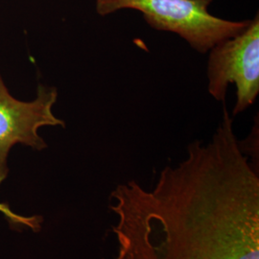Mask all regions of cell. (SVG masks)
Returning <instances> with one entry per match:
<instances>
[{
  "label": "cell",
  "mask_w": 259,
  "mask_h": 259,
  "mask_svg": "<svg viewBox=\"0 0 259 259\" xmlns=\"http://www.w3.org/2000/svg\"><path fill=\"white\" fill-rule=\"evenodd\" d=\"M207 91L217 101H225L231 83L236 87L232 115L249 109L259 93L258 14L235 37L216 45L209 51Z\"/></svg>",
  "instance_id": "3957f363"
},
{
  "label": "cell",
  "mask_w": 259,
  "mask_h": 259,
  "mask_svg": "<svg viewBox=\"0 0 259 259\" xmlns=\"http://www.w3.org/2000/svg\"><path fill=\"white\" fill-rule=\"evenodd\" d=\"M0 211L5 214L11 221L15 223V224H21L27 228H30L32 230L37 231L40 228V224H41V219L37 216L34 217H21L19 215H17L13 211L10 210L9 206L6 204H0Z\"/></svg>",
  "instance_id": "5b68a950"
},
{
  "label": "cell",
  "mask_w": 259,
  "mask_h": 259,
  "mask_svg": "<svg viewBox=\"0 0 259 259\" xmlns=\"http://www.w3.org/2000/svg\"><path fill=\"white\" fill-rule=\"evenodd\" d=\"M110 208L112 259H259L258 170L226 105L210 141L189 143L150 189L137 181L117 185Z\"/></svg>",
  "instance_id": "6da1fadb"
},
{
  "label": "cell",
  "mask_w": 259,
  "mask_h": 259,
  "mask_svg": "<svg viewBox=\"0 0 259 259\" xmlns=\"http://www.w3.org/2000/svg\"><path fill=\"white\" fill-rule=\"evenodd\" d=\"M57 99L56 88L40 83L34 100L20 101L11 94L0 72V185L9 175L8 157L15 145L41 151L47 144L39 136L40 128H65V121L53 112Z\"/></svg>",
  "instance_id": "277c9868"
},
{
  "label": "cell",
  "mask_w": 259,
  "mask_h": 259,
  "mask_svg": "<svg viewBox=\"0 0 259 259\" xmlns=\"http://www.w3.org/2000/svg\"><path fill=\"white\" fill-rule=\"evenodd\" d=\"M212 0H96V11L107 16L122 9L142 13L156 30L172 32L183 37L194 50L206 53L216 45L235 37L250 25V20L232 21L212 16Z\"/></svg>",
  "instance_id": "7a4b0ae2"
}]
</instances>
